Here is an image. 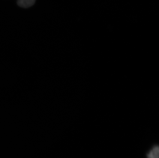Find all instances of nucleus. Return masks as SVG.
Returning a JSON list of instances; mask_svg holds the SVG:
<instances>
[{"mask_svg":"<svg viewBox=\"0 0 159 158\" xmlns=\"http://www.w3.org/2000/svg\"><path fill=\"white\" fill-rule=\"evenodd\" d=\"M147 158H159V147L155 145L146 154Z\"/></svg>","mask_w":159,"mask_h":158,"instance_id":"nucleus-1","label":"nucleus"},{"mask_svg":"<svg viewBox=\"0 0 159 158\" xmlns=\"http://www.w3.org/2000/svg\"><path fill=\"white\" fill-rule=\"evenodd\" d=\"M36 0H18L17 4L18 6L23 8H29L35 4Z\"/></svg>","mask_w":159,"mask_h":158,"instance_id":"nucleus-2","label":"nucleus"}]
</instances>
